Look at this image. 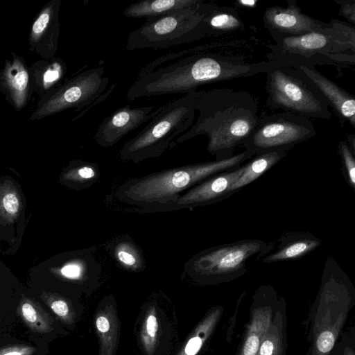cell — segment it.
<instances>
[{
  "label": "cell",
  "mask_w": 355,
  "mask_h": 355,
  "mask_svg": "<svg viewBox=\"0 0 355 355\" xmlns=\"http://www.w3.org/2000/svg\"><path fill=\"white\" fill-rule=\"evenodd\" d=\"M276 60L248 62L243 55L208 51L195 53L136 78L126 92L128 101L173 94H187L201 85L248 78L283 66Z\"/></svg>",
  "instance_id": "cell-1"
},
{
  "label": "cell",
  "mask_w": 355,
  "mask_h": 355,
  "mask_svg": "<svg viewBox=\"0 0 355 355\" xmlns=\"http://www.w3.org/2000/svg\"><path fill=\"white\" fill-rule=\"evenodd\" d=\"M195 107L198 112L196 122L173 143L171 148L197 136L207 135V150L217 160L232 156L259 119L257 102L252 95L232 88L199 91Z\"/></svg>",
  "instance_id": "cell-2"
},
{
  "label": "cell",
  "mask_w": 355,
  "mask_h": 355,
  "mask_svg": "<svg viewBox=\"0 0 355 355\" xmlns=\"http://www.w3.org/2000/svg\"><path fill=\"white\" fill-rule=\"evenodd\" d=\"M254 155L252 151L245 150L223 159L132 178L118 187L115 195L121 202L135 207L139 213L175 211L177 200L184 192L217 173L239 167Z\"/></svg>",
  "instance_id": "cell-3"
},
{
  "label": "cell",
  "mask_w": 355,
  "mask_h": 355,
  "mask_svg": "<svg viewBox=\"0 0 355 355\" xmlns=\"http://www.w3.org/2000/svg\"><path fill=\"white\" fill-rule=\"evenodd\" d=\"M275 44L266 45L268 60L288 66L334 65L347 67L355 62V27L333 19L324 29L297 36L270 34Z\"/></svg>",
  "instance_id": "cell-4"
},
{
  "label": "cell",
  "mask_w": 355,
  "mask_h": 355,
  "mask_svg": "<svg viewBox=\"0 0 355 355\" xmlns=\"http://www.w3.org/2000/svg\"><path fill=\"white\" fill-rule=\"evenodd\" d=\"M199 91H193L159 107L155 116L120 148L123 162L139 163L160 157L193 123Z\"/></svg>",
  "instance_id": "cell-5"
},
{
  "label": "cell",
  "mask_w": 355,
  "mask_h": 355,
  "mask_svg": "<svg viewBox=\"0 0 355 355\" xmlns=\"http://www.w3.org/2000/svg\"><path fill=\"white\" fill-rule=\"evenodd\" d=\"M217 6L214 3L199 0L192 6L146 20L143 25L129 33L125 49L130 51L167 49L204 39L202 21Z\"/></svg>",
  "instance_id": "cell-6"
},
{
  "label": "cell",
  "mask_w": 355,
  "mask_h": 355,
  "mask_svg": "<svg viewBox=\"0 0 355 355\" xmlns=\"http://www.w3.org/2000/svg\"><path fill=\"white\" fill-rule=\"evenodd\" d=\"M275 245L274 242L244 239L210 247L186 261L184 272L202 284L230 282L246 272L250 259L263 257Z\"/></svg>",
  "instance_id": "cell-7"
},
{
  "label": "cell",
  "mask_w": 355,
  "mask_h": 355,
  "mask_svg": "<svg viewBox=\"0 0 355 355\" xmlns=\"http://www.w3.org/2000/svg\"><path fill=\"white\" fill-rule=\"evenodd\" d=\"M266 104L306 118L327 120L328 103L313 82L297 66L284 65L266 73Z\"/></svg>",
  "instance_id": "cell-8"
},
{
  "label": "cell",
  "mask_w": 355,
  "mask_h": 355,
  "mask_svg": "<svg viewBox=\"0 0 355 355\" xmlns=\"http://www.w3.org/2000/svg\"><path fill=\"white\" fill-rule=\"evenodd\" d=\"M104 74L103 66L77 73L39 99L28 121L42 119L71 108L89 109L114 89L115 84L108 88L110 79Z\"/></svg>",
  "instance_id": "cell-9"
},
{
  "label": "cell",
  "mask_w": 355,
  "mask_h": 355,
  "mask_svg": "<svg viewBox=\"0 0 355 355\" xmlns=\"http://www.w3.org/2000/svg\"><path fill=\"white\" fill-rule=\"evenodd\" d=\"M316 135L309 119L281 112L259 117L242 146L255 155L274 150L289 151L296 144Z\"/></svg>",
  "instance_id": "cell-10"
},
{
  "label": "cell",
  "mask_w": 355,
  "mask_h": 355,
  "mask_svg": "<svg viewBox=\"0 0 355 355\" xmlns=\"http://www.w3.org/2000/svg\"><path fill=\"white\" fill-rule=\"evenodd\" d=\"M286 2V7L275 6L266 9L263 21L270 34L297 36L328 27L329 23L302 13L296 0Z\"/></svg>",
  "instance_id": "cell-11"
},
{
  "label": "cell",
  "mask_w": 355,
  "mask_h": 355,
  "mask_svg": "<svg viewBox=\"0 0 355 355\" xmlns=\"http://www.w3.org/2000/svg\"><path fill=\"white\" fill-rule=\"evenodd\" d=\"M157 112L154 106L122 107L102 121L94 139L101 147H112L128 133L148 122Z\"/></svg>",
  "instance_id": "cell-12"
},
{
  "label": "cell",
  "mask_w": 355,
  "mask_h": 355,
  "mask_svg": "<svg viewBox=\"0 0 355 355\" xmlns=\"http://www.w3.org/2000/svg\"><path fill=\"white\" fill-rule=\"evenodd\" d=\"M61 0H51L38 12L29 34V51L42 59L55 57L60 33L59 13Z\"/></svg>",
  "instance_id": "cell-13"
},
{
  "label": "cell",
  "mask_w": 355,
  "mask_h": 355,
  "mask_svg": "<svg viewBox=\"0 0 355 355\" xmlns=\"http://www.w3.org/2000/svg\"><path fill=\"white\" fill-rule=\"evenodd\" d=\"M243 171V165L216 174L182 194L175 205V211L193 209L222 201L232 195L230 188Z\"/></svg>",
  "instance_id": "cell-14"
},
{
  "label": "cell",
  "mask_w": 355,
  "mask_h": 355,
  "mask_svg": "<svg viewBox=\"0 0 355 355\" xmlns=\"http://www.w3.org/2000/svg\"><path fill=\"white\" fill-rule=\"evenodd\" d=\"M12 59H6L0 69V92L8 103L20 112L32 95L28 67L24 58L12 51Z\"/></svg>",
  "instance_id": "cell-15"
},
{
  "label": "cell",
  "mask_w": 355,
  "mask_h": 355,
  "mask_svg": "<svg viewBox=\"0 0 355 355\" xmlns=\"http://www.w3.org/2000/svg\"><path fill=\"white\" fill-rule=\"evenodd\" d=\"M325 98L337 116L355 128V96L318 71L315 67L297 66Z\"/></svg>",
  "instance_id": "cell-16"
},
{
  "label": "cell",
  "mask_w": 355,
  "mask_h": 355,
  "mask_svg": "<svg viewBox=\"0 0 355 355\" xmlns=\"http://www.w3.org/2000/svg\"><path fill=\"white\" fill-rule=\"evenodd\" d=\"M273 292L272 288L266 286L260 287L257 291L259 306L255 300L251 322L239 355H257L261 341L273 319V300L271 303L269 302Z\"/></svg>",
  "instance_id": "cell-17"
},
{
  "label": "cell",
  "mask_w": 355,
  "mask_h": 355,
  "mask_svg": "<svg viewBox=\"0 0 355 355\" xmlns=\"http://www.w3.org/2000/svg\"><path fill=\"white\" fill-rule=\"evenodd\" d=\"M279 241L277 250L269 252L262 257V263H273L302 259L322 243L320 239L311 233L304 232L284 234L279 239Z\"/></svg>",
  "instance_id": "cell-18"
},
{
  "label": "cell",
  "mask_w": 355,
  "mask_h": 355,
  "mask_svg": "<svg viewBox=\"0 0 355 355\" xmlns=\"http://www.w3.org/2000/svg\"><path fill=\"white\" fill-rule=\"evenodd\" d=\"M67 70L65 62L59 57L34 62L28 67L32 93L42 98L62 83Z\"/></svg>",
  "instance_id": "cell-19"
},
{
  "label": "cell",
  "mask_w": 355,
  "mask_h": 355,
  "mask_svg": "<svg viewBox=\"0 0 355 355\" xmlns=\"http://www.w3.org/2000/svg\"><path fill=\"white\" fill-rule=\"evenodd\" d=\"M105 248L123 268L132 272L144 270L146 263L141 248L129 235H121L107 242Z\"/></svg>",
  "instance_id": "cell-20"
},
{
  "label": "cell",
  "mask_w": 355,
  "mask_h": 355,
  "mask_svg": "<svg viewBox=\"0 0 355 355\" xmlns=\"http://www.w3.org/2000/svg\"><path fill=\"white\" fill-rule=\"evenodd\" d=\"M245 24L237 9L218 6L202 21V31L205 37L220 36L244 30Z\"/></svg>",
  "instance_id": "cell-21"
},
{
  "label": "cell",
  "mask_w": 355,
  "mask_h": 355,
  "mask_svg": "<svg viewBox=\"0 0 355 355\" xmlns=\"http://www.w3.org/2000/svg\"><path fill=\"white\" fill-rule=\"evenodd\" d=\"M199 0H143L130 4L123 10L124 16L130 18L159 17L175 11L192 6Z\"/></svg>",
  "instance_id": "cell-22"
},
{
  "label": "cell",
  "mask_w": 355,
  "mask_h": 355,
  "mask_svg": "<svg viewBox=\"0 0 355 355\" xmlns=\"http://www.w3.org/2000/svg\"><path fill=\"white\" fill-rule=\"evenodd\" d=\"M288 150H274L254 155L243 164V171L237 180L232 185V194L252 183L282 159Z\"/></svg>",
  "instance_id": "cell-23"
},
{
  "label": "cell",
  "mask_w": 355,
  "mask_h": 355,
  "mask_svg": "<svg viewBox=\"0 0 355 355\" xmlns=\"http://www.w3.org/2000/svg\"><path fill=\"white\" fill-rule=\"evenodd\" d=\"M285 317L277 311L260 345L257 355H286Z\"/></svg>",
  "instance_id": "cell-24"
},
{
  "label": "cell",
  "mask_w": 355,
  "mask_h": 355,
  "mask_svg": "<svg viewBox=\"0 0 355 355\" xmlns=\"http://www.w3.org/2000/svg\"><path fill=\"white\" fill-rule=\"evenodd\" d=\"M99 177L100 171L96 164L79 160L64 171L61 179L73 188L83 189L92 187Z\"/></svg>",
  "instance_id": "cell-25"
},
{
  "label": "cell",
  "mask_w": 355,
  "mask_h": 355,
  "mask_svg": "<svg viewBox=\"0 0 355 355\" xmlns=\"http://www.w3.org/2000/svg\"><path fill=\"white\" fill-rule=\"evenodd\" d=\"M21 210L19 192L10 180L0 182V221L12 224L19 217Z\"/></svg>",
  "instance_id": "cell-26"
},
{
  "label": "cell",
  "mask_w": 355,
  "mask_h": 355,
  "mask_svg": "<svg viewBox=\"0 0 355 355\" xmlns=\"http://www.w3.org/2000/svg\"><path fill=\"white\" fill-rule=\"evenodd\" d=\"M338 150L341 158L342 173L345 180L355 191V154L345 140L338 142Z\"/></svg>",
  "instance_id": "cell-27"
},
{
  "label": "cell",
  "mask_w": 355,
  "mask_h": 355,
  "mask_svg": "<svg viewBox=\"0 0 355 355\" xmlns=\"http://www.w3.org/2000/svg\"><path fill=\"white\" fill-rule=\"evenodd\" d=\"M20 312L24 321L33 329L45 331L49 328L42 314L30 300L21 304Z\"/></svg>",
  "instance_id": "cell-28"
},
{
  "label": "cell",
  "mask_w": 355,
  "mask_h": 355,
  "mask_svg": "<svg viewBox=\"0 0 355 355\" xmlns=\"http://www.w3.org/2000/svg\"><path fill=\"white\" fill-rule=\"evenodd\" d=\"M158 329V323L156 315L151 313H150L146 320L145 324V335H144V342L148 348H150L155 342L157 331Z\"/></svg>",
  "instance_id": "cell-29"
},
{
  "label": "cell",
  "mask_w": 355,
  "mask_h": 355,
  "mask_svg": "<svg viewBox=\"0 0 355 355\" xmlns=\"http://www.w3.org/2000/svg\"><path fill=\"white\" fill-rule=\"evenodd\" d=\"M340 5L338 15L345 17L348 24L355 25V1L354 0H334Z\"/></svg>",
  "instance_id": "cell-30"
},
{
  "label": "cell",
  "mask_w": 355,
  "mask_h": 355,
  "mask_svg": "<svg viewBox=\"0 0 355 355\" xmlns=\"http://www.w3.org/2000/svg\"><path fill=\"white\" fill-rule=\"evenodd\" d=\"M48 304L51 310L59 317L67 318L69 315V306L63 299L55 296L48 297Z\"/></svg>",
  "instance_id": "cell-31"
},
{
  "label": "cell",
  "mask_w": 355,
  "mask_h": 355,
  "mask_svg": "<svg viewBox=\"0 0 355 355\" xmlns=\"http://www.w3.org/2000/svg\"><path fill=\"white\" fill-rule=\"evenodd\" d=\"M35 352L30 346H12L0 349V355H32Z\"/></svg>",
  "instance_id": "cell-32"
},
{
  "label": "cell",
  "mask_w": 355,
  "mask_h": 355,
  "mask_svg": "<svg viewBox=\"0 0 355 355\" xmlns=\"http://www.w3.org/2000/svg\"><path fill=\"white\" fill-rule=\"evenodd\" d=\"M202 342L203 336H201L198 333L189 339L182 355H196L202 347Z\"/></svg>",
  "instance_id": "cell-33"
},
{
  "label": "cell",
  "mask_w": 355,
  "mask_h": 355,
  "mask_svg": "<svg viewBox=\"0 0 355 355\" xmlns=\"http://www.w3.org/2000/svg\"><path fill=\"white\" fill-rule=\"evenodd\" d=\"M96 326L99 332L105 334L109 331L110 324L105 316L100 315L96 320Z\"/></svg>",
  "instance_id": "cell-34"
},
{
  "label": "cell",
  "mask_w": 355,
  "mask_h": 355,
  "mask_svg": "<svg viewBox=\"0 0 355 355\" xmlns=\"http://www.w3.org/2000/svg\"><path fill=\"white\" fill-rule=\"evenodd\" d=\"M257 1L254 0H237L234 2L235 7H239L241 8H254L257 6Z\"/></svg>",
  "instance_id": "cell-35"
},
{
  "label": "cell",
  "mask_w": 355,
  "mask_h": 355,
  "mask_svg": "<svg viewBox=\"0 0 355 355\" xmlns=\"http://www.w3.org/2000/svg\"><path fill=\"white\" fill-rule=\"evenodd\" d=\"M347 143L348 144L352 153L355 154V135L349 134L347 135Z\"/></svg>",
  "instance_id": "cell-36"
},
{
  "label": "cell",
  "mask_w": 355,
  "mask_h": 355,
  "mask_svg": "<svg viewBox=\"0 0 355 355\" xmlns=\"http://www.w3.org/2000/svg\"><path fill=\"white\" fill-rule=\"evenodd\" d=\"M344 355H355L354 351L351 347H347L345 349Z\"/></svg>",
  "instance_id": "cell-37"
}]
</instances>
